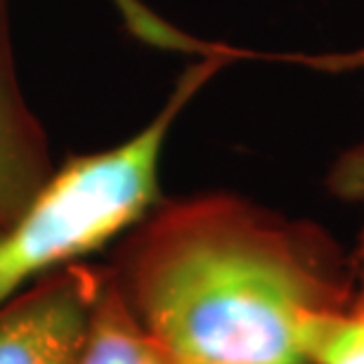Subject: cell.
Instances as JSON below:
<instances>
[{"mask_svg":"<svg viewBox=\"0 0 364 364\" xmlns=\"http://www.w3.org/2000/svg\"><path fill=\"white\" fill-rule=\"evenodd\" d=\"M326 235L232 194L161 201L107 265L164 364H310L305 310L355 296Z\"/></svg>","mask_w":364,"mask_h":364,"instance_id":"obj_1","label":"cell"},{"mask_svg":"<svg viewBox=\"0 0 364 364\" xmlns=\"http://www.w3.org/2000/svg\"><path fill=\"white\" fill-rule=\"evenodd\" d=\"M223 64V57H208L189 67L140 133L105 151L71 156L50 173L14 223L0 230V303L41 277L81 263L161 203L159 161L168 130Z\"/></svg>","mask_w":364,"mask_h":364,"instance_id":"obj_2","label":"cell"},{"mask_svg":"<svg viewBox=\"0 0 364 364\" xmlns=\"http://www.w3.org/2000/svg\"><path fill=\"white\" fill-rule=\"evenodd\" d=\"M105 265L74 263L0 303V364H76Z\"/></svg>","mask_w":364,"mask_h":364,"instance_id":"obj_3","label":"cell"},{"mask_svg":"<svg viewBox=\"0 0 364 364\" xmlns=\"http://www.w3.org/2000/svg\"><path fill=\"white\" fill-rule=\"evenodd\" d=\"M53 171L46 133L19 88L7 0H0V230L14 223Z\"/></svg>","mask_w":364,"mask_h":364,"instance_id":"obj_4","label":"cell"},{"mask_svg":"<svg viewBox=\"0 0 364 364\" xmlns=\"http://www.w3.org/2000/svg\"><path fill=\"white\" fill-rule=\"evenodd\" d=\"M76 364H164L154 343L109 279L107 265L105 284L95 303L88 336Z\"/></svg>","mask_w":364,"mask_h":364,"instance_id":"obj_5","label":"cell"},{"mask_svg":"<svg viewBox=\"0 0 364 364\" xmlns=\"http://www.w3.org/2000/svg\"><path fill=\"white\" fill-rule=\"evenodd\" d=\"M298 348L310 364H364V272L343 305L305 310L298 319Z\"/></svg>","mask_w":364,"mask_h":364,"instance_id":"obj_6","label":"cell"},{"mask_svg":"<svg viewBox=\"0 0 364 364\" xmlns=\"http://www.w3.org/2000/svg\"><path fill=\"white\" fill-rule=\"evenodd\" d=\"M329 189L341 199L364 203V142L336 161L329 176Z\"/></svg>","mask_w":364,"mask_h":364,"instance_id":"obj_7","label":"cell"}]
</instances>
